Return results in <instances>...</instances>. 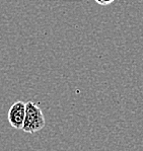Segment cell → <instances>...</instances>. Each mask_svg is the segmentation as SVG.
<instances>
[{"label":"cell","instance_id":"obj_1","mask_svg":"<svg viewBox=\"0 0 143 151\" xmlns=\"http://www.w3.org/2000/svg\"><path fill=\"white\" fill-rule=\"evenodd\" d=\"M46 125V120L41 108L33 101L25 104V117L22 131L25 133H36L41 131Z\"/></svg>","mask_w":143,"mask_h":151},{"label":"cell","instance_id":"obj_2","mask_svg":"<svg viewBox=\"0 0 143 151\" xmlns=\"http://www.w3.org/2000/svg\"><path fill=\"white\" fill-rule=\"evenodd\" d=\"M25 117V104L24 101H15L8 111V122L14 129H22Z\"/></svg>","mask_w":143,"mask_h":151},{"label":"cell","instance_id":"obj_3","mask_svg":"<svg viewBox=\"0 0 143 151\" xmlns=\"http://www.w3.org/2000/svg\"><path fill=\"white\" fill-rule=\"evenodd\" d=\"M98 4L100 5H103V6H106V5H109V4L113 3L115 0H94Z\"/></svg>","mask_w":143,"mask_h":151}]
</instances>
